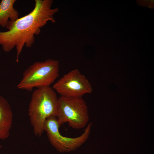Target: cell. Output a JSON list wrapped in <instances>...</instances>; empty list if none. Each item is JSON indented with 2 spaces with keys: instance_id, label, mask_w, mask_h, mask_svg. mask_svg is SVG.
Instances as JSON below:
<instances>
[{
  "instance_id": "9",
  "label": "cell",
  "mask_w": 154,
  "mask_h": 154,
  "mask_svg": "<svg viewBox=\"0 0 154 154\" xmlns=\"http://www.w3.org/2000/svg\"><path fill=\"white\" fill-rule=\"evenodd\" d=\"M2 147V146L0 144V149Z\"/></svg>"
},
{
  "instance_id": "1",
  "label": "cell",
  "mask_w": 154,
  "mask_h": 154,
  "mask_svg": "<svg viewBox=\"0 0 154 154\" xmlns=\"http://www.w3.org/2000/svg\"><path fill=\"white\" fill-rule=\"evenodd\" d=\"M35 2L31 12L13 22L9 21L6 27L8 31H0V45L6 52L15 47L17 62L24 46L31 47L35 36L40 34L41 28L48 21L55 22L54 15L59 9L51 8L53 0H35Z\"/></svg>"
},
{
  "instance_id": "6",
  "label": "cell",
  "mask_w": 154,
  "mask_h": 154,
  "mask_svg": "<svg viewBox=\"0 0 154 154\" xmlns=\"http://www.w3.org/2000/svg\"><path fill=\"white\" fill-rule=\"evenodd\" d=\"M52 88L60 96L68 97L82 98L92 90L88 80L77 69L65 74L54 84Z\"/></svg>"
},
{
  "instance_id": "7",
  "label": "cell",
  "mask_w": 154,
  "mask_h": 154,
  "mask_svg": "<svg viewBox=\"0 0 154 154\" xmlns=\"http://www.w3.org/2000/svg\"><path fill=\"white\" fill-rule=\"evenodd\" d=\"M13 114L7 101L0 96V139L3 140L9 136L12 127Z\"/></svg>"
},
{
  "instance_id": "2",
  "label": "cell",
  "mask_w": 154,
  "mask_h": 154,
  "mask_svg": "<svg viewBox=\"0 0 154 154\" xmlns=\"http://www.w3.org/2000/svg\"><path fill=\"white\" fill-rule=\"evenodd\" d=\"M58 104L56 92L50 86L38 88L33 92L28 114L36 136L40 137L42 134L44 124L47 118L56 117Z\"/></svg>"
},
{
  "instance_id": "8",
  "label": "cell",
  "mask_w": 154,
  "mask_h": 154,
  "mask_svg": "<svg viewBox=\"0 0 154 154\" xmlns=\"http://www.w3.org/2000/svg\"><path fill=\"white\" fill-rule=\"evenodd\" d=\"M16 1L2 0L0 2V26L6 27L9 22H13L19 19V13L13 7Z\"/></svg>"
},
{
  "instance_id": "3",
  "label": "cell",
  "mask_w": 154,
  "mask_h": 154,
  "mask_svg": "<svg viewBox=\"0 0 154 154\" xmlns=\"http://www.w3.org/2000/svg\"><path fill=\"white\" fill-rule=\"evenodd\" d=\"M59 70L57 60L48 59L36 62L24 71L17 88L31 91L34 88L50 86L58 77Z\"/></svg>"
},
{
  "instance_id": "5",
  "label": "cell",
  "mask_w": 154,
  "mask_h": 154,
  "mask_svg": "<svg viewBox=\"0 0 154 154\" xmlns=\"http://www.w3.org/2000/svg\"><path fill=\"white\" fill-rule=\"evenodd\" d=\"M92 123L88 124L84 132L76 137L64 136L60 133L58 123L56 117L51 116L45 120L43 125L48 140L52 146L61 153L75 150L84 143L88 139L90 132Z\"/></svg>"
},
{
  "instance_id": "4",
  "label": "cell",
  "mask_w": 154,
  "mask_h": 154,
  "mask_svg": "<svg viewBox=\"0 0 154 154\" xmlns=\"http://www.w3.org/2000/svg\"><path fill=\"white\" fill-rule=\"evenodd\" d=\"M56 117L60 125L68 122L69 126L74 129L84 127L89 119L85 101L82 98L60 96Z\"/></svg>"
}]
</instances>
